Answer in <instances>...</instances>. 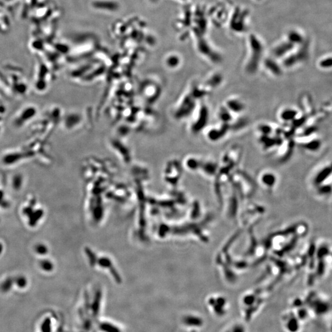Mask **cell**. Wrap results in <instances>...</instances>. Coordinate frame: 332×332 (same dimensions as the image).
<instances>
[{
  "label": "cell",
  "mask_w": 332,
  "mask_h": 332,
  "mask_svg": "<svg viewBox=\"0 0 332 332\" xmlns=\"http://www.w3.org/2000/svg\"><path fill=\"white\" fill-rule=\"evenodd\" d=\"M263 52V45L255 37L251 39V55L246 70L249 74H255L260 66Z\"/></svg>",
  "instance_id": "6da1fadb"
},
{
  "label": "cell",
  "mask_w": 332,
  "mask_h": 332,
  "mask_svg": "<svg viewBox=\"0 0 332 332\" xmlns=\"http://www.w3.org/2000/svg\"><path fill=\"white\" fill-rule=\"evenodd\" d=\"M209 308L213 316L222 319L227 316L229 311V303L225 297L219 296L212 298L209 301Z\"/></svg>",
  "instance_id": "7a4b0ae2"
},
{
  "label": "cell",
  "mask_w": 332,
  "mask_h": 332,
  "mask_svg": "<svg viewBox=\"0 0 332 332\" xmlns=\"http://www.w3.org/2000/svg\"><path fill=\"white\" fill-rule=\"evenodd\" d=\"M303 322L292 311L286 312L281 317V324L285 332H300Z\"/></svg>",
  "instance_id": "3957f363"
},
{
  "label": "cell",
  "mask_w": 332,
  "mask_h": 332,
  "mask_svg": "<svg viewBox=\"0 0 332 332\" xmlns=\"http://www.w3.org/2000/svg\"><path fill=\"white\" fill-rule=\"evenodd\" d=\"M307 52L306 50H300L299 52L292 55H288L283 61L285 67L290 68L295 66L300 62L306 59Z\"/></svg>",
  "instance_id": "277c9868"
},
{
  "label": "cell",
  "mask_w": 332,
  "mask_h": 332,
  "mask_svg": "<svg viewBox=\"0 0 332 332\" xmlns=\"http://www.w3.org/2000/svg\"><path fill=\"white\" fill-rule=\"evenodd\" d=\"M230 128H231L230 124L222 123L221 127L218 129L214 128V129L210 130L209 134H208V137L212 141H219L225 136Z\"/></svg>",
  "instance_id": "5b68a950"
},
{
  "label": "cell",
  "mask_w": 332,
  "mask_h": 332,
  "mask_svg": "<svg viewBox=\"0 0 332 332\" xmlns=\"http://www.w3.org/2000/svg\"><path fill=\"white\" fill-rule=\"evenodd\" d=\"M294 47V45L287 41L286 42L281 43L278 47H276L275 49L273 50V54L277 58L287 56Z\"/></svg>",
  "instance_id": "8992f818"
},
{
  "label": "cell",
  "mask_w": 332,
  "mask_h": 332,
  "mask_svg": "<svg viewBox=\"0 0 332 332\" xmlns=\"http://www.w3.org/2000/svg\"><path fill=\"white\" fill-rule=\"evenodd\" d=\"M226 107L231 113H240L245 110V105L242 102L237 99H230L227 101Z\"/></svg>",
  "instance_id": "52a82bcc"
},
{
  "label": "cell",
  "mask_w": 332,
  "mask_h": 332,
  "mask_svg": "<svg viewBox=\"0 0 332 332\" xmlns=\"http://www.w3.org/2000/svg\"><path fill=\"white\" fill-rule=\"evenodd\" d=\"M266 70L275 77H280L282 74V69L278 63L273 59H266L264 62Z\"/></svg>",
  "instance_id": "ba28073f"
},
{
  "label": "cell",
  "mask_w": 332,
  "mask_h": 332,
  "mask_svg": "<svg viewBox=\"0 0 332 332\" xmlns=\"http://www.w3.org/2000/svg\"><path fill=\"white\" fill-rule=\"evenodd\" d=\"M299 116V112L295 109L285 108L281 111L280 119L285 123H292Z\"/></svg>",
  "instance_id": "9c48e42d"
},
{
  "label": "cell",
  "mask_w": 332,
  "mask_h": 332,
  "mask_svg": "<svg viewBox=\"0 0 332 332\" xmlns=\"http://www.w3.org/2000/svg\"><path fill=\"white\" fill-rule=\"evenodd\" d=\"M304 38L302 34L297 30H292L287 34V40L295 47L304 44Z\"/></svg>",
  "instance_id": "30bf717a"
},
{
  "label": "cell",
  "mask_w": 332,
  "mask_h": 332,
  "mask_svg": "<svg viewBox=\"0 0 332 332\" xmlns=\"http://www.w3.org/2000/svg\"><path fill=\"white\" fill-rule=\"evenodd\" d=\"M222 332H247V327L243 322H232Z\"/></svg>",
  "instance_id": "8fae6325"
},
{
  "label": "cell",
  "mask_w": 332,
  "mask_h": 332,
  "mask_svg": "<svg viewBox=\"0 0 332 332\" xmlns=\"http://www.w3.org/2000/svg\"><path fill=\"white\" fill-rule=\"evenodd\" d=\"M331 173L332 168L331 166L325 167L324 168L322 169L317 174L314 179V183L316 185L323 183V181L331 176Z\"/></svg>",
  "instance_id": "7c38bea8"
},
{
  "label": "cell",
  "mask_w": 332,
  "mask_h": 332,
  "mask_svg": "<svg viewBox=\"0 0 332 332\" xmlns=\"http://www.w3.org/2000/svg\"><path fill=\"white\" fill-rule=\"evenodd\" d=\"M322 142L319 139H312L302 144V147L307 151L315 152L321 149Z\"/></svg>",
  "instance_id": "4fadbf2b"
},
{
  "label": "cell",
  "mask_w": 332,
  "mask_h": 332,
  "mask_svg": "<svg viewBox=\"0 0 332 332\" xmlns=\"http://www.w3.org/2000/svg\"><path fill=\"white\" fill-rule=\"evenodd\" d=\"M202 108V110L201 111L200 119H199L198 125H196L195 128L197 130L202 129L205 127L207 123L208 118H209V112H208L207 108L205 106H204Z\"/></svg>",
  "instance_id": "5bb4252c"
},
{
  "label": "cell",
  "mask_w": 332,
  "mask_h": 332,
  "mask_svg": "<svg viewBox=\"0 0 332 332\" xmlns=\"http://www.w3.org/2000/svg\"><path fill=\"white\" fill-rule=\"evenodd\" d=\"M232 113L226 106L220 108L219 113V117L222 123L230 124L232 121Z\"/></svg>",
  "instance_id": "9a60e30c"
},
{
  "label": "cell",
  "mask_w": 332,
  "mask_h": 332,
  "mask_svg": "<svg viewBox=\"0 0 332 332\" xmlns=\"http://www.w3.org/2000/svg\"><path fill=\"white\" fill-rule=\"evenodd\" d=\"M261 181L267 186L274 185L276 182V177L271 173L264 174L261 177Z\"/></svg>",
  "instance_id": "2e32d148"
},
{
  "label": "cell",
  "mask_w": 332,
  "mask_h": 332,
  "mask_svg": "<svg viewBox=\"0 0 332 332\" xmlns=\"http://www.w3.org/2000/svg\"><path fill=\"white\" fill-rule=\"evenodd\" d=\"M319 66L322 69H331L332 66V59L331 56L324 57L320 60Z\"/></svg>",
  "instance_id": "e0dca14e"
},
{
  "label": "cell",
  "mask_w": 332,
  "mask_h": 332,
  "mask_svg": "<svg viewBox=\"0 0 332 332\" xmlns=\"http://www.w3.org/2000/svg\"><path fill=\"white\" fill-rule=\"evenodd\" d=\"M223 80V77L222 75L220 74H215L211 77V79H210L209 81V84L210 86L215 88V87H217L220 85V84L222 83Z\"/></svg>",
  "instance_id": "ac0fdd59"
},
{
  "label": "cell",
  "mask_w": 332,
  "mask_h": 332,
  "mask_svg": "<svg viewBox=\"0 0 332 332\" xmlns=\"http://www.w3.org/2000/svg\"><path fill=\"white\" fill-rule=\"evenodd\" d=\"M258 129L262 135H270L271 133L273 132V128L270 125H266V124L261 125L258 127Z\"/></svg>",
  "instance_id": "d6986e66"
},
{
  "label": "cell",
  "mask_w": 332,
  "mask_h": 332,
  "mask_svg": "<svg viewBox=\"0 0 332 332\" xmlns=\"http://www.w3.org/2000/svg\"><path fill=\"white\" fill-rule=\"evenodd\" d=\"M257 1H260V0H257Z\"/></svg>",
  "instance_id": "ffe728a7"
}]
</instances>
